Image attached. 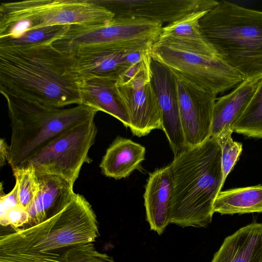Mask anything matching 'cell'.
<instances>
[{"label":"cell","mask_w":262,"mask_h":262,"mask_svg":"<svg viewBox=\"0 0 262 262\" xmlns=\"http://www.w3.org/2000/svg\"><path fill=\"white\" fill-rule=\"evenodd\" d=\"M72 55L53 42L0 47V92L43 105L81 104Z\"/></svg>","instance_id":"6da1fadb"},{"label":"cell","mask_w":262,"mask_h":262,"mask_svg":"<svg viewBox=\"0 0 262 262\" xmlns=\"http://www.w3.org/2000/svg\"><path fill=\"white\" fill-rule=\"evenodd\" d=\"M172 193L169 224L182 227H206L211 222L214 201L223 186L221 149L210 137L186 147L169 164Z\"/></svg>","instance_id":"7a4b0ae2"},{"label":"cell","mask_w":262,"mask_h":262,"mask_svg":"<svg viewBox=\"0 0 262 262\" xmlns=\"http://www.w3.org/2000/svg\"><path fill=\"white\" fill-rule=\"evenodd\" d=\"M200 27L218 57L245 79L262 76V11L222 1L202 17Z\"/></svg>","instance_id":"3957f363"},{"label":"cell","mask_w":262,"mask_h":262,"mask_svg":"<svg viewBox=\"0 0 262 262\" xmlns=\"http://www.w3.org/2000/svg\"><path fill=\"white\" fill-rule=\"evenodd\" d=\"M3 96L11 121L8 162L12 169L24 166L67 130L94 120L97 112L83 104L69 108H57Z\"/></svg>","instance_id":"277c9868"},{"label":"cell","mask_w":262,"mask_h":262,"mask_svg":"<svg viewBox=\"0 0 262 262\" xmlns=\"http://www.w3.org/2000/svg\"><path fill=\"white\" fill-rule=\"evenodd\" d=\"M99 236L96 214L82 195L75 193L64 208L39 224L0 237V254L54 251L92 243Z\"/></svg>","instance_id":"5b68a950"},{"label":"cell","mask_w":262,"mask_h":262,"mask_svg":"<svg viewBox=\"0 0 262 262\" xmlns=\"http://www.w3.org/2000/svg\"><path fill=\"white\" fill-rule=\"evenodd\" d=\"M115 17L97 0H28L0 6V26L24 19L30 30L57 25H100Z\"/></svg>","instance_id":"8992f818"},{"label":"cell","mask_w":262,"mask_h":262,"mask_svg":"<svg viewBox=\"0 0 262 262\" xmlns=\"http://www.w3.org/2000/svg\"><path fill=\"white\" fill-rule=\"evenodd\" d=\"M163 27L161 23L145 18L115 17L100 25L69 26L53 45L71 55L81 49L105 46L149 50Z\"/></svg>","instance_id":"52a82bcc"},{"label":"cell","mask_w":262,"mask_h":262,"mask_svg":"<svg viewBox=\"0 0 262 262\" xmlns=\"http://www.w3.org/2000/svg\"><path fill=\"white\" fill-rule=\"evenodd\" d=\"M152 59L215 95L235 88L245 80L219 57L154 43Z\"/></svg>","instance_id":"ba28073f"},{"label":"cell","mask_w":262,"mask_h":262,"mask_svg":"<svg viewBox=\"0 0 262 262\" xmlns=\"http://www.w3.org/2000/svg\"><path fill=\"white\" fill-rule=\"evenodd\" d=\"M97 133L94 120L70 128L54 139L24 166L33 167L38 174L61 176L74 184L83 164L92 161L88 153L95 142Z\"/></svg>","instance_id":"9c48e42d"},{"label":"cell","mask_w":262,"mask_h":262,"mask_svg":"<svg viewBox=\"0 0 262 262\" xmlns=\"http://www.w3.org/2000/svg\"><path fill=\"white\" fill-rule=\"evenodd\" d=\"M171 71L175 80L180 118L186 147L199 145L211 136L216 95L180 74Z\"/></svg>","instance_id":"30bf717a"},{"label":"cell","mask_w":262,"mask_h":262,"mask_svg":"<svg viewBox=\"0 0 262 262\" xmlns=\"http://www.w3.org/2000/svg\"><path fill=\"white\" fill-rule=\"evenodd\" d=\"M151 62L123 84L116 83L119 96L129 116V128L139 137L162 129V113L151 83Z\"/></svg>","instance_id":"8fae6325"},{"label":"cell","mask_w":262,"mask_h":262,"mask_svg":"<svg viewBox=\"0 0 262 262\" xmlns=\"http://www.w3.org/2000/svg\"><path fill=\"white\" fill-rule=\"evenodd\" d=\"M115 17H134L163 23L174 22L196 11H209L214 0H97Z\"/></svg>","instance_id":"7c38bea8"},{"label":"cell","mask_w":262,"mask_h":262,"mask_svg":"<svg viewBox=\"0 0 262 262\" xmlns=\"http://www.w3.org/2000/svg\"><path fill=\"white\" fill-rule=\"evenodd\" d=\"M151 83L162 113V129L174 155L186 148L174 78L165 65L151 59Z\"/></svg>","instance_id":"4fadbf2b"},{"label":"cell","mask_w":262,"mask_h":262,"mask_svg":"<svg viewBox=\"0 0 262 262\" xmlns=\"http://www.w3.org/2000/svg\"><path fill=\"white\" fill-rule=\"evenodd\" d=\"M172 177L169 165L149 174L144 193L146 220L151 230L162 234L169 224Z\"/></svg>","instance_id":"5bb4252c"},{"label":"cell","mask_w":262,"mask_h":262,"mask_svg":"<svg viewBox=\"0 0 262 262\" xmlns=\"http://www.w3.org/2000/svg\"><path fill=\"white\" fill-rule=\"evenodd\" d=\"M129 50H143L120 46H105L79 50L72 55L79 78L107 77L117 80L128 67L125 53Z\"/></svg>","instance_id":"9a60e30c"},{"label":"cell","mask_w":262,"mask_h":262,"mask_svg":"<svg viewBox=\"0 0 262 262\" xmlns=\"http://www.w3.org/2000/svg\"><path fill=\"white\" fill-rule=\"evenodd\" d=\"M36 174L39 190L27 210L30 226L40 223L66 207L76 193L73 190L74 184L61 176Z\"/></svg>","instance_id":"2e32d148"},{"label":"cell","mask_w":262,"mask_h":262,"mask_svg":"<svg viewBox=\"0 0 262 262\" xmlns=\"http://www.w3.org/2000/svg\"><path fill=\"white\" fill-rule=\"evenodd\" d=\"M208 11L193 12L167 24L163 27L155 43L218 57L216 52L200 30V21Z\"/></svg>","instance_id":"e0dca14e"},{"label":"cell","mask_w":262,"mask_h":262,"mask_svg":"<svg viewBox=\"0 0 262 262\" xmlns=\"http://www.w3.org/2000/svg\"><path fill=\"white\" fill-rule=\"evenodd\" d=\"M116 81L107 77L80 78L79 87L81 104L97 112L107 113L121 122L126 127H129V116L118 93Z\"/></svg>","instance_id":"ac0fdd59"},{"label":"cell","mask_w":262,"mask_h":262,"mask_svg":"<svg viewBox=\"0 0 262 262\" xmlns=\"http://www.w3.org/2000/svg\"><path fill=\"white\" fill-rule=\"evenodd\" d=\"M262 81V76L245 79L228 94L216 98L212 117L211 136L231 129L243 114Z\"/></svg>","instance_id":"d6986e66"},{"label":"cell","mask_w":262,"mask_h":262,"mask_svg":"<svg viewBox=\"0 0 262 262\" xmlns=\"http://www.w3.org/2000/svg\"><path fill=\"white\" fill-rule=\"evenodd\" d=\"M211 262H262V223L248 224L225 238Z\"/></svg>","instance_id":"ffe728a7"},{"label":"cell","mask_w":262,"mask_h":262,"mask_svg":"<svg viewBox=\"0 0 262 262\" xmlns=\"http://www.w3.org/2000/svg\"><path fill=\"white\" fill-rule=\"evenodd\" d=\"M145 148L132 140L117 137L107 149L100 163L106 177L121 179L129 176L145 160Z\"/></svg>","instance_id":"44dd1931"},{"label":"cell","mask_w":262,"mask_h":262,"mask_svg":"<svg viewBox=\"0 0 262 262\" xmlns=\"http://www.w3.org/2000/svg\"><path fill=\"white\" fill-rule=\"evenodd\" d=\"M0 262H115L112 257L96 250L93 243L58 250L32 254H0Z\"/></svg>","instance_id":"7402d4cb"},{"label":"cell","mask_w":262,"mask_h":262,"mask_svg":"<svg viewBox=\"0 0 262 262\" xmlns=\"http://www.w3.org/2000/svg\"><path fill=\"white\" fill-rule=\"evenodd\" d=\"M213 211L222 215L262 212V185L221 191Z\"/></svg>","instance_id":"603a6c76"},{"label":"cell","mask_w":262,"mask_h":262,"mask_svg":"<svg viewBox=\"0 0 262 262\" xmlns=\"http://www.w3.org/2000/svg\"><path fill=\"white\" fill-rule=\"evenodd\" d=\"M231 129L247 138L262 139V81Z\"/></svg>","instance_id":"cb8c5ba5"},{"label":"cell","mask_w":262,"mask_h":262,"mask_svg":"<svg viewBox=\"0 0 262 262\" xmlns=\"http://www.w3.org/2000/svg\"><path fill=\"white\" fill-rule=\"evenodd\" d=\"M69 26L57 25L33 29L16 38L0 39V47L30 46L54 42L68 30Z\"/></svg>","instance_id":"d4e9b609"},{"label":"cell","mask_w":262,"mask_h":262,"mask_svg":"<svg viewBox=\"0 0 262 262\" xmlns=\"http://www.w3.org/2000/svg\"><path fill=\"white\" fill-rule=\"evenodd\" d=\"M18 186L20 205L26 210L39 190V182L35 169L30 166L12 169Z\"/></svg>","instance_id":"484cf974"},{"label":"cell","mask_w":262,"mask_h":262,"mask_svg":"<svg viewBox=\"0 0 262 262\" xmlns=\"http://www.w3.org/2000/svg\"><path fill=\"white\" fill-rule=\"evenodd\" d=\"M232 129L222 132L215 138L222 152V165L224 184L228 175L236 165L243 150V144L232 138Z\"/></svg>","instance_id":"4316f807"},{"label":"cell","mask_w":262,"mask_h":262,"mask_svg":"<svg viewBox=\"0 0 262 262\" xmlns=\"http://www.w3.org/2000/svg\"><path fill=\"white\" fill-rule=\"evenodd\" d=\"M29 215L27 210L21 205L10 209L7 212L4 222L1 225L3 226L10 225L17 230L19 227L28 224Z\"/></svg>","instance_id":"83f0119b"},{"label":"cell","mask_w":262,"mask_h":262,"mask_svg":"<svg viewBox=\"0 0 262 262\" xmlns=\"http://www.w3.org/2000/svg\"><path fill=\"white\" fill-rule=\"evenodd\" d=\"M20 205L18 188L16 184L14 188L8 194H1L0 198V224H2L5 219L8 211L11 208Z\"/></svg>","instance_id":"f1b7e54d"},{"label":"cell","mask_w":262,"mask_h":262,"mask_svg":"<svg viewBox=\"0 0 262 262\" xmlns=\"http://www.w3.org/2000/svg\"><path fill=\"white\" fill-rule=\"evenodd\" d=\"M10 152V146L5 139L2 138L0 140V166L3 167L8 162Z\"/></svg>","instance_id":"f546056e"}]
</instances>
